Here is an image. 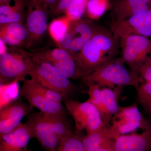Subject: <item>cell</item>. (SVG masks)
I'll list each match as a JSON object with an SVG mask.
<instances>
[{
    "mask_svg": "<svg viewBox=\"0 0 151 151\" xmlns=\"http://www.w3.org/2000/svg\"><path fill=\"white\" fill-rule=\"evenodd\" d=\"M13 0H0V6L9 4Z\"/></svg>",
    "mask_w": 151,
    "mask_h": 151,
    "instance_id": "d6a6232c",
    "label": "cell"
},
{
    "mask_svg": "<svg viewBox=\"0 0 151 151\" xmlns=\"http://www.w3.org/2000/svg\"><path fill=\"white\" fill-rule=\"evenodd\" d=\"M51 64L66 78L78 79L75 56L55 61Z\"/></svg>",
    "mask_w": 151,
    "mask_h": 151,
    "instance_id": "484cf974",
    "label": "cell"
},
{
    "mask_svg": "<svg viewBox=\"0 0 151 151\" xmlns=\"http://www.w3.org/2000/svg\"><path fill=\"white\" fill-rule=\"evenodd\" d=\"M80 132L70 133L63 137L55 151H85L83 144V137Z\"/></svg>",
    "mask_w": 151,
    "mask_h": 151,
    "instance_id": "cb8c5ba5",
    "label": "cell"
},
{
    "mask_svg": "<svg viewBox=\"0 0 151 151\" xmlns=\"http://www.w3.org/2000/svg\"><path fill=\"white\" fill-rule=\"evenodd\" d=\"M71 21L65 15L54 19L48 27L49 33L56 45L62 40L70 26Z\"/></svg>",
    "mask_w": 151,
    "mask_h": 151,
    "instance_id": "603a6c76",
    "label": "cell"
},
{
    "mask_svg": "<svg viewBox=\"0 0 151 151\" xmlns=\"http://www.w3.org/2000/svg\"><path fill=\"white\" fill-rule=\"evenodd\" d=\"M60 0H40L42 5L51 13L57 6Z\"/></svg>",
    "mask_w": 151,
    "mask_h": 151,
    "instance_id": "4dcf8cb0",
    "label": "cell"
},
{
    "mask_svg": "<svg viewBox=\"0 0 151 151\" xmlns=\"http://www.w3.org/2000/svg\"><path fill=\"white\" fill-rule=\"evenodd\" d=\"M20 95L27 100L32 108L44 113L66 117L67 111L62 104L49 100L39 89L38 83L32 79H25L20 91Z\"/></svg>",
    "mask_w": 151,
    "mask_h": 151,
    "instance_id": "30bf717a",
    "label": "cell"
},
{
    "mask_svg": "<svg viewBox=\"0 0 151 151\" xmlns=\"http://www.w3.org/2000/svg\"><path fill=\"white\" fill-rule=\"evenodd\" d=\"M31 79L42 86L68 97L76 91V87L69 78L61 74L51 63L35 62L30 73Z\"/></svg>",
    "mask_w": 151,
    "mask_h": 151,
    "instance_id": "8992f818",
    "label": "cell"
},
{
    "mask_svg": "<svg viewBox=\"0 0 151 151\" xmlns=\"http://www.w3.org/2000/svg\"><path fill=\"white\" fill-rule=\"evenodd\" d=\"M87 2L78 3L70 7L65 11V15L71 21L82 18L85 15Z\"/></svg>",
    "mask_w": 151,
    "mask_h": 151,
    "instance_id": "83f0119b",
    "label": "cell"
},
{
    "mask_svg": "<svg viewBox=\"0 0 151 151\" xmlns=\"http://www.w3.org/2000/svg\"><path fill=\"white\" fill-rule=\"evenodd\" d=\"M35 1H37L40 2V0H35Z\"/></svg>",
    "mask_w": 151,
    "mask_h": 151,
    "instance_id": "e575fe53",
    "label": "cell"
},
{
    "mask_svg": "<svg viewBox=\"0 0 151 151\" xmlns=\"http://www.w3.org/2000/svg\"><path fill=\"white\" fill-rule=\"evenodd\" d=\"M123 87L119 86L112 89L101 87V90L93 93L89 98V102L97 108L104 124L108 127L119 109L118 100Z\"/></svg>",
    "mask_w": 151,
    "mask_h": 151,
    "instance_id": "7c38bea8",
    "label": "cell"
},
{
    "mask_svg": "<svg viewBox=\"0 0 151 151\" xmlns=\"http://www.w3.org/2000/svg\"><path fill=\"white\" fill-rule=\"evenodd\" d=\"M139 101L148 109L151 105V82L143 81L137 89Z\"/></svg>",
    "mask_w": 151,
    "mask_h": 151,
    "instance_id": "4316f807",
    "label": "cell"
},
{
    "mask_svg": "<svg viewBox=\"0 0 151 151\" xmlns=\"http://www.w3.org/2000/svg\"><path fill=\"white\" fill-rule=\"evenodd\" d=\"M148 110L149 111H150V113L151 116V105L150 106V107H149L148 109Z\"/></svg>",
    "mask_w": 151,
    "mask_h": 151,
    "instance_id": "836d02e7",
    "label": "cell"
},
{
    "mask_svg": "<svg viewBox=\"0 0 151 151\" xmlns=\"http://www.w3.org/2000/svg\"><path fill=\"white\" fill-rule=\"evenodd\" d=\"M120 48V38L111 30L98 26L92 37L75 55L78 78L115 59Z\"/></svg>",
    "mask_w": 151,
    "mask_h": 151,
    "instance_id": "6da1fadb",
    "label": "cell"
},
{
    "mask_svg": "<svg viewBox=\"0 0 151 151\" xmlns=\"http://www.w3.org/2000/svg\"><path fill=\"white\" fill-rule=\"evenodd\" d=\"M151 128L139 134H124L115 139L114 151H150Z\"/></svg>",
    "mask_w": 151,
    "mask_h": 151,
    "instance_id": "2e32d148",
    "label": "cell"
},
{
    "mask_svg": "<svg viewBox=\"0 0 151 151\" xmlns=\"http://www.w3.org/2000/svg\"><path fill=\"white\" fill-rule=\"evenodd\" d=\"M88 1V0H60L56 8L50 14L54 15H59L64 14L68 9L73 5Z\"/></svg>",
    "mask_w": 151,
    "mask_h": 151,
    "instance_id": "f1b7e54d",
    "label": "cell"
},
{
    "mask_svg": "<svg viewBox=\"0 0 151 151\" xmlns=\"http://www.w3.org/2000/svg\"><path fill=\"white\" fill-rule=\"evenodd\" d=\"M119 38L121 59L132 72L139 76L141 65L151 55V40L138 35L124 36Z\"/></svg>",
    "mask_w": 151,
    "mask_h": 151,
    "instance_id": "5b68a950",
    "label": "cell"
},
{
    "mask_svg": "<svg viewBox=\"0 0 151 151\" xmlns=\"http://www.w3.org/2000/svg\"><path fill=\"white\" fill-rule=\"evenodd\" d=\"M44 119L48 123L52 130L60 140V139L73 132L70 124L65 117L42 112Z\"/></svg>",
    "mask_w": 151,
    "mask_h": 151,
    "instance_id": "7402d4cb",
    "label": "cell"
},
{
    "mask_svg": "<svg viewBox=\"0 0 151 151\" xmlns=\"http://www.w3.org/2000/svg\"><path fill=\"white\" fill-rule=\"evenodd\" d=\"M110 29L116 36L151 37V7L120 22L112 23Z\"/></svg>",
    "mask_w": 151,
    "mask_h": 151,
    "instance_id": "8fae6325",
    "label": "cell"
},
{
    "mask_svg": "<svg viewBox=\"0 0 151 151\" xmlns=\"http://www.w3.org/2000/svg\"><path fill=\"white\" fill-rule=\"evenodd\" d=\"M30 53L22 48L11 47L0 55L1 84L22 81L35 65Z\"/></svg>",
    "mask_w": 151,
    "mask_h": 151,
    "instance_id": "3957f363",
    "label": "cell"
},
{
    "mask_svg": "<svg viewBox=\"0 0 151 151\" xmlns=\"http://www.w3.org/2000/svg\"><path fill=\"white\" fill-rule=\"evenodd\" d=\"M121 58L113 60L81 78L86 85L97 84L102 87L114 89L131 86L137 89L143 81L140 76L124 66Z\"/></svg>",
    "mask_w": 151,
    "mask_h": 151,
    "instance_id": "7a4b0ae2",
    "label": "cell"
},
{
    "mask_svg": "<svg viewBox=\"0 0 151 151\" xmlns=\"http://www.w3.org/2000/svg\"><path fill=\"white\" fill-rule=\"evenodd\" d=\"M111 6L109 0H88L85 15L92 20H97L103 16Z\"/></svg>",
    "mask_w": 151,
    "mask_h": 151,
    "instance_id": "d4e9b609",
    "label": "cell"
},
{
    "mask_svg": "<svg viewBox=\"0 0 151 151\" xmlns=\"http://www.w3.org/2000/svg\"><path fill=\"white\" fill-rule=\"evenodd\" d=\"M151 7V0H116L111 13L112 22H120Z\"/></svg>",
    "mask_w": 151,
    "mask_h": 151,
    "instance_id": "e0dca14e",
    "label": "cell"
},
{
    "mask_svg": "<svg viewBox=\"0 0 151 151\" xmlns=\"http://www.w3.org/2000/svg\"><path fill=\"white\" fill-rule=\"evenodd\" d=\"M110 129L115 139L122 135L135 132L138 129L145 131L151 128L136 104L119 107L111 120Z\"/></svg>",
    "mask_w": 151,
    "mask_h": 151,
    "instance_id": "52a82bcc",
    "label": "cell"
},
{
    "mask_svg": "<svg viewBox=\"0 0 151 151\" xmlns=\"http://www.w3.org/2000/svg\"><path fill=\"white\" fill-rule=\"evenodd\" d=\"M115 140L110 127L107 126L83 137L85 151H114Z\"/></svg>",
    "mask_w": 151,
    "mask_h": 151,
    "instance_id": "ac0fdd59",
    "label": "cell"
},
{
    "mask_svg": "<svg viewBox=\"0 0 151 151\" xmlns=\"http://www.w3.org/2000/svg\"><path fill=\"white\" fill-rule=\"evenodd\" d=\"M98 26L88 18L72 21L65 36L57 45L76 55L92 37Z\"/></svg>",
    "mask_w": 151,
    "mask_h": 151,
    "instance_id": "ba28073f",
    "label": "cell"
},
{
    "mask_svg": "<svg viewBox=\"0 0 151 151\" xmlns=\"http://www.w3.org/2000/svg\"><path fill=\"white\" fill-rule=\"evenodd\" d=\"M1 41V52H0V55L5 53L7 51L8 48L7 47L6 45L4 43V42L0 40Z\"/></svg>",
    "mask_w": 151,
    "mask_h": 151,
    "instance_id": "1f68e13d",
    "label": "cell"
},
{
    "mask_svg": "<svg viewBox=\"0 0 151 151\" xmlns=\"http://www.w3.org/2000/svg\"><path fill=\"white\" fill-rule=\"evenodd\" d=\"M28 33L25 24L11 23L0 24V40L11 47L26 48Z\"/></svg>",
    "mask_w": 151,
    "mask_h": 151,
    "instance_id": "d6986e66",
    "label": "cell"
},
{
    "mask_svg": "<svg viewBox=\"0 0 151 151\" xmlns=\"http://www.w3.org/2000/svg\"><path fill=\"white\" fill-rule=\"evenodd\" d=\"M32 108L30 105L17 102L2 108L0 112V136L9 133L16 128Z\"/></svg>",
    "mask_w": 151,
    "mask_h": 151,
    "instance_id": "9a60e30c",
    "label": "cell"
},
{
    "mask_svg": "<svg viewBox=\"0 0 151 151\" xmlns=\"http://www.w3.org/2000/svg\"><path fill=\"white\" fill-rule=\"evenodd\" d=\"M63 101L67 113L74 121L76 132L85 130L91 133L106 126L97 108L87 100L81 103L65 97Z\"/></svg>",
    "mask_w": 151,
    "mask_h": 151,
    "instance_id": "277c9868",
    "label": "cell"
},
{
    "mask_svg": "<svg viewBox=\"0 0 151 151\" xmlns=\"http://www.w3.org/2000/svg\"><path fill=\"white\" fill-rule=\"evenodd\" d=\"M26 27L28 37L26 48H31L39 42L47 28L48 11L40 2L27 1Z\"/></svg>",
    "mask_w": 151,
    "mask_h": 151,
    "instance_id": "9c48e42d",
    "label": "cell"
},
{
    "mask_svg": "<svg viewBox=\"0 0 151 151\" xmlns=\"http://www.w3.org/2000/svg\"><path fill=\"white\" fill-rule=\"evenodd\" d=\"M30 55L35 62H46L50 63L75 56L68 51L59 47L51 50L37 52L32 54L30 53Z\"/></svg>",
    "mask_w": 151,
    "mask_h": 151,
    "instance_id": "44dd1931",
    "label": "cell"
},
{
    "mask_svg": "<svg viewBox=\"0 0 151 151\" xmlns=\"http://www.w3.org/2000/svg\"><path fill=\"white\" fill-rule=\"evenodd\" d=\"M35 138L26 123H21L12 132L0 136V151H27L30 140Z\"/></svg>",
    "mask_w": 151,
    "mask_h": 151,
    "instance_id": "5bb4252c",
    "label": "cell"
},
{
    "mask_svg": "<svg viewBox=\"0 0 151 151\" xmlns=\"http://www.w3.org/2000/svg\"><path fill=\"white\" fill-rule=\"evenodd\" d=\"M0 6V24L11 23H23L26 18V0H14Z\"/></svg>",
    "mask_w": 151,
    "mask_h": 151,
    "instance_id": "ffe728a7",
    "label": "cell"
},
{
    "mask_svg": "<svg viewBox=\"0 0 151 151\" xmlns=\"http://www.w3.org/2000/svg\"><path fill=\"white\" fill-rule=\"evenodd\" d=\"M26 123L31 129L35 137L45 151H55L60 139L52 131L41 111L29 115Z\"/></svg>",
    "mask_w": 151,
    "mask_h": 151,
    "instance_id": "4fadbf2b",
    "label": "cell"
},
{
    "mask_svg": "<svg viewBox=\"0 0 151 151\" xmlns=\"http://www.w3.org/2000/svg\"><path fill=\"white\" fill-rule=\"evenodd\" d=\"M139 75L143 81L151 82V55L141 65L139 70Z\"/></svg>",
    "mask_w": 151,
    "mask_h": 151,
    "instance_id": "f546056e",
    "label": "cell"
}]
</instances>
